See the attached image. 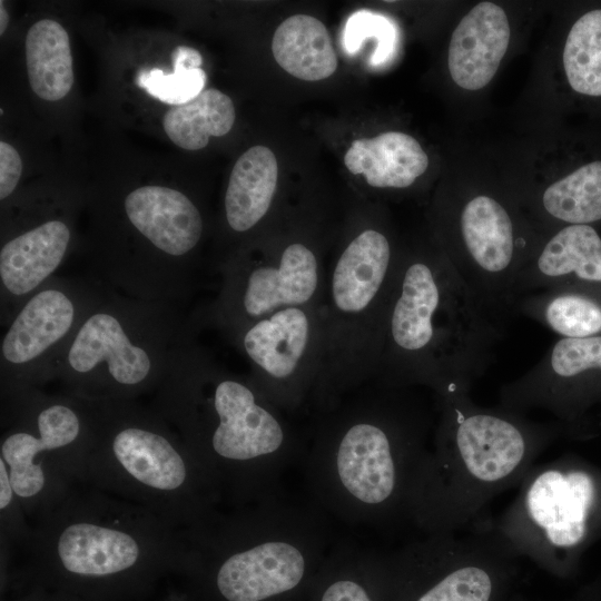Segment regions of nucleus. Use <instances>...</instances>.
<instances>
[{"mask_svg": "<svg viewBox=\"0 0 601 601\" xmlns=\"http://www.w3.org/2000/svg\"><path fill=\"white\" fill-rule=\"evenodd\" d=\"M516 558L493 522L424 534L387 553L388 601H493Z\"/></svg>", "mask_w": 601, "mask_h": 601, "instance_id": "1a4fd4ad", "label": "nucleus"}, {"mask_svg": "<svg viewBox=\"0 0 601 601\" xmlns=\"http://www.w3.org/2000/svg\"><path fill=\"white\" fill-rule=\"evenodd\" d=\"M338 539L318 506L283 489L207 539L196 566L199 590L207 601H308Z\"/></svg>", "mask_w": 601, "mask_h": 601, "instance_id": "39448f33", "label": "nucleus"}, {"mask_svg": "<svg viewBox=\"0 0 601 601\" xmlns=\"http://www.w3.org/2000/svg\"><path fill=\"white\" fill-rule=\"evenodd\" d=\"M344 164L352 174L363 175L371 187L406 188L424 174L428 158L412 136L387 131L354 140Z\"/></svg>", "mask_w": 601, "mask_h": 601, "instance_id": "aec40b11", "label": "nucleus"}, {"mask_svg": "<svg viewBox=\"0 0 601 601\" xmlns=\"http://www.w3.org/2000/svg\"><path fill=\"white\" fill-rule=\"evenodd\" d=\"M70 238L65 221L50 219L1 246V298L12 306L13 314L52 278L67 255Z\"/></svg>", "mask_w": 601, "mask_h": 601, "instance_id": "2eb2a0df", "label": "nucleus"}, {"mask_svg": "<svg viewBox=\"0 0 601 601\" xmlns=\"http://www.w3.org/2000/svg\"><path fill=\"white\" fill-rule=\"evenodd\" d=\"M535 278L540 283L575 275L601 282V238L589 225H569L556 233L538 256Z\"/></svg>", "mask_w": 601, "mask_h": 601, "instance_id": "a878e982", "label": "nucleus"}, {"mask_svg": "<svg viewBox=\"0 0 601 601\" xmlns=\"http://www.w3.org/2000/svg\"><path fill=\"white\" fill-rule=\"evenodd\" d=\"M165 380L175 384L184 430L215 480L224 477L246 502L283 490L286 473L299 465L306 432L249 376L226 370L191 338Z\"/></svg>", "mask_w": 601, "mask_h": 601, "instance_id": "f03ea898", "label": "nucleus"}, {"mask_svg": "<svg viewBox=\"0 0 601 601\" xmlns=\"http://www.w3.org/2000/svg\"><path fill=\"white\" fill-rule=\"evenodd\" d=\"M387 554L339 538L322 565L308 601H388Z\"/></svg>", "mask_w": 601, "mask_h": 601, "instance_id": "a211bd4d", "label": "nucleus"}, {"mask_svg": "<svg viewBox=\"0 0 601 601\" xmlns=\"http://www.w3.org/2000/svg\"><path fill=\"white\" fill-rule=\"evenodd\" d=\"M563 66L573 90L601 96V10L584 13L569 31Z\"/></svg>", "mask_w": 601, "mask_h": 601, "instance_id": "cd10ccee", "label": "nucleus"}, {"mask_svg": "<svg viewBox=\"0 0 601 601\" xmlns=\"http://www.w3.org/2000/svg\"><path fill=\"white\" fill-rule=\"evenodd\" d=\"M599 502L589 470L563 459L534 464L493 526L518 556L563 573L588 539Z\"/></svg>", "mask_w": 601, "mask_h": 601, "instance_id": "6e6552de", "label": "nucleus"}, {"mask_svg": "<svg viewBox=\"0 0 601 601\" xmlns=\"http://www.w3.org/2000/svg\"><path fill=\"white\" fill-rule=\"evenodd\" d=\"M22 171V161L17 149L0 141V199L3 200L16 189Z\"/></svg>", "mask_w": 601, "mask_h": 601, "instance_id": "7c9ffc66", "label": "nucleus"}, {"mask_svg": "<svg viewBox=\"0 0 601 601\" xmlns=\"http://www.w3.org/2000/svg\"><path fill=\"white\" fill-rule=\"evenodd\" d=\"M102 289L51 278L14 313L1 341V370L13 377L45 374L62 353Z\"/></svg>", "mask_w": 601, "mask_h": 601, "instance_id": "f8f14e48", "label": "nucleus"}, {"mask_svg": "<svg viewBox=\"0 0 601 601\" xmlns=\"http://www.w3.org/2000/svg\"><path fill=\"white\" fill-rule=\"evenodd\" d=\"M13 487L6 462L0 457V509H6L12 500Z\"/></svg>", "mask_w": 601, "mask_h": 601, "instance_id": "2f4dec72", "label": "nucleus"}, {"mask_svg": "<svg viewBox=\"0 0 601 601\" xmlns=\"http://www.w3.org/2000/svg\"><path fill=\"white\" fill-rule=\"evenodd\" d=\"M400 263L388 237L368 226L352 235L326 266L312 415L374 382Z\"/></svg>", "mask_w": 601, "mask_h": 601, "instance_id": "423d86ee", "label": "nucleus"}, {"mask_svg": "<svg viewBox=\"0 0 601 601\" xmlns=\"http://www.w3.org/2000/svg\"><path fill=\"white\" fill-rule=\"evenodd\" d=\"M24 51L28 78L33 92L47 101L66 97L75 79L66 29L51 19L36 22L26 36Z\"/></svg>", "mask_w": 601, "mask_h": 601, "instance_id": "5701e85b", "label": "nucleus"}, {"mask_svg": "<svg viewBox=\"0 0 601 601\" xmlns=\"http://www.w3.org/2000/svg\"><path fill=\"white\" fill-rule=\"evenodd\" d=\"M62 593L109 590L138 569L141 548L130 533L91 522L66 526L57 541Z\"/></svg>", "mask_w": 601, "mask_h": 601, "instance_id": "ddd939ff", "label": "nucleus"}, {"mask_svg": "<svg viewBox=\"0 0 601 601\" xmlns=\"http://www.w3.org/2000/svg\"><path fill=\"white\" fill-rule=\"evenodd\" d=\"M124 210L156 254L169 259L189 294L197 275L185 265V258L201 240L204 223L198 207L179 190L148 185L126 196Z\"/></svg>", "mask_w": 601, "mask_h": 601, "instance_id": "4468645a", "label": "nucleus"}, {"mask_svg": "<svg viewBox=\"0 0 601 601\" xmlns=\"http://www.w3.org/2000/svg\"><path fill=\"white\" fill-rule=\"evenodd\" d=\"M111 451L131 477L150 489L174 491L188 481L186 459L167 436L150 426L119 427L111 439Z\"/></svg>", "mask_w": 601, "mask_h": 601, "instance_id": "6ab92c4d", "label": "nucleus"}, {"mask_svg": "<svg viewBox=\"0 0 601 601\" xmlns=\"http://www.w3.org/2000/svg\"><path fill=\"white\" fill-rule=\"evenodd\" d=\"M278 181L274 152L254 146L234 165L224 198L227 226L236 234H246L258 226L272 209Z\"/></svg>", "mask_w": 601, "mask_h": 601, "instance_id": "412c9836", "label": "nucleus"}, {"mask_svg": "<svg viewBox=\"0 0 601 601\" xmlns=\"http://www.w3.org/2000/svg\"><path fill=\"white\" fill-rule=\"evenodd\" d=\"M411 388L371 383L313 415L299 465L306 496L333 522L377 530L411 522L435 424Z\"/></svg>", "mask_w": 601, "mask_h": 601, "instance_id": "f257e3e1", "label": "nucleus"}, {"mask_svg": "<svg viewBox=\"0 0 601 601\" xmlns=\"http://www.w3.org/2000/svg\"><path fill=\"white\" fill-rule=\"evenodd\" d=\"M171 58L174 72L166 73L159 68L141 70L137 83L156 99L177 106L204 91L207 77L200 68L203 57L196 49L178 46Z\"/></svg>", "mask_w": 601, "mask_h": 601, "instance_id": "c85d7f7f", "label": "nucleus"}, {"mask_svg": "<svg viewBox=\"0 0 601 601\" xmlns=\"http://www.w3.org/2000/svg\"><path fill=\"white\" fill-rule=\"evenodd\" d=\"M249 364V378L287 415L311 411L322 335L317 306H293L259 318L228 337Z\"/></svg>", "mask_w": 601, "mask_h": 601, "instance_id": "9b49d317", "label": "nucleus"}, {"mask_svg": "<svg viewBox=\"0 0 601 601\" xmlns=\"http://www.w3.org/2000/svg\"><path fill=\"white\" fill-rule=\"evenodd\" d=\"M544 209L570 225L601 219V161L584 165L550 185L542 197Z\"/></svg>", "mask_w": 601, "mask_h": 601, "instance_id": "bb28decb", "label": "nucleus"}, {"mask_svg": "<svg viewBox=\"0 0 601 601\" xmlns=\"http://www.w3.org/2000/svg\"><path fill=\"white\" fill-rule=\"evenodd\" d=\"M437 416L415 485L411 523L424 534L457 532L520 484L552 443V424L475 405L469 393L434 395Z\"/></svg>", "mask_w": 601, "mask_h": 601, "instance_id": "7ed1b4c3", "label": "nucleus"}, {"mask_svg": "<svg viewBox=\"0 0 601 601\" xmlns=\"http://www.w3.org/2000/svg\"><path fill=\"white\" fill-rule=\"evenodd\" d=\"M22 601H87V600L60 592L56 595H40L39 594V595L23 599Z\"/></svg>", "mask_w": 601, "mask_h": 601, "instance_id": "473e14b6", "label": "nucleus"}, {"mask_svg": "<svg viewBox=\"0 0 601 601\" xmlns=\"http://www.w3.org/2000/svg\"><path fill=\"white\" fill-rule=\"evenodd\" d=\"M39 436L27 431L12 432L1 443V459L9 466L13 492L20 497H32L45 486V473L35 457L73 443L81 431L78 413L68 404L53 402L37 414Z\"/></svg>", "mask_w": 601, "mask_h": 601, "instance_id": "f3484780", "label": "nucleus"}, {"mask_svg": "<svg viewBox=\"0 0 601 601\" xmlns=\"http://www.w3.org/2000/svg\"><path fill=\"white\" fill-rule=\"evenodd\" d=\"M504 10L492 2L476 4L457 24L449 47V70L454 82L479 90L494 77L510 41Z\"/></svg>", "mask_w": 601, "mask_h": 601, "instance_id": "dca6fc26", "label": "nucleus"}, {"mask_svg": "<svg viewBox=\"0 0 601 601\" xmlns=\"http://www.w3.org/2000/svg\"><path fill=\"white\" fill-rule=\"evenodd\" d=\"M546 325L562 338H583L601 332V306L573 293L551 296L542 309Z\"/></svg>", "mask_w": 601, "mask_h": 601, "instance_id": "c756f323", "label": "nucleus"}, {"mask_svg": "<svg viewBox=\"0 0 601 601\" xmlns=\"http://www.w3.org/2000/svg\"><path fill=\"white\" fill-rule=\"evenodd\" d=\"M191 327L174 307L117 294L101 295L49 372L82 386L138 390L166 377Z\"/></svg>", "mask_w": 601, "mask_h": 601, "instance_id": "0eeeda50", "label": "nucleus"}, {"mask_svg": "<svg viewBox=\"0 0 601 601\" xmlns=\"http://www.w3.org/2000/svg\"><path fill=\"white\" fill-rule=\"evenodd\" d=\"M236 112L231 99L218 89L209 88L194 99L174 106L164 116L168 138L186 150H199L210 137L228 134Z\"/></svg>", "mask_w": 601, "mask_h": 601, "instance_id": "393cba45", "label": "nucleus"}, {"mask_svg": "<svg viewBox=\"0 0 601 601\" xmlns=\"http://www.w3.org/2000/svg\"><path fill=\"white\" fill-rule=\"evenodd\" d=\"M272 51L276 62L300 80H323L337 68L326 27L308 14L298 13L284 20L273 36Z\"/></svg>", "mask_w": 601, "mask_h": 601, "instance_id": "4be33fe9", "label": "nucleus"}, {"mask_svg": "<svg viewBox=\"0 0 601 601\" xmlns=\"http://www.w3.org/2000/svg\"><path fill=\"white\" fill-rule=\"evenodd\" d=\"M489 313L454 267L401 259L373 383L469 393L486 363Z\"/></svg>", "mask_w": 601, "mask_h": 601, "instance_id": "20e7f679", "label": "nucleus"}, {"mask_svg": "<svg viewBox=\"0 0 601 601\" xmlns=\"http://www.w3.org/2000/svg\"><path fill=\"white\" fill-rule=\"evenodd\" d=\"M9 23V13L7 12L3 1H0V35H3Z\"/></svg>", "mask_w": 601, "mask_h": 601, "instance_id": "72a5a7b5", "label": "nucleus"}, {"mask_svg": "<svg viewBox=\"0 0 601 601\" xmlns=\"http://www.w3.org/2000/svg\"><path fill=\"white\" fill-rule=\"evenodd\" d=\"M309 243L288 240L258 258L234 257L220 267L214 302L197 318L227 338L278 309L319 304L326 263Z\"/></svg>", "mask_w": 601, "mask_h": 601, "instance_id": "9d476101", "label": "nucleus"}, {"mask_svg": "<svg viewBox=\"0 0 601 601\" xmlns=\"http://www.w3.org/2000/svg\"><path fill=\"white\" fill-rule=\"evenodd\" d=\"M590 370H601V336L560 338L546 364L502 390V404L520 411L534 396Z\"/></svg>", "mask_w": 601, "mask_h": 601, "instance_id": "b1692460", "label": "nucleus"}]
</instances>
